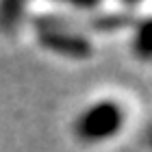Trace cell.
<instances>
[{"label": "cell", "mask_w": 152, "mask_h": 152, "mask_svg": "<svg viewBox=\"0 0 152 152\" xmlns=\"http://www.w3.org/2000/svg\"><path fill=\"white\" fill-rule=\"evenodd\" d=\"M124 126V111L113 100H102L89 107L74 122V133L85 143H98L111 139Z\"/></svg>", "instance_id": "obj_1"}, {"label": "cell", "mask_w": 152, "mask_h": 152, "mask_svg": "<svg viewBox=\"0 0 152 152\" xmlns=\"http://www.w3.org/2000/svg\"><path fill=\"white\" fill-rule=\"evenodd\" d=\"M35 24L39 26V44L46 50L67 57V59H89L94 54V46L87 37L63 28L54 20L41 18Z\"/></svg>", "instance_id": "obj_2"}, {"label": "cell", "mask_w": 152, "mask_h": 152, "mask_svg": "<svg viewBox=\"0 0 152 152\" xmlns=\"http://www.w3.org/2000/svg\"><path fill=\"white\" fill-rule=\"evenodd\" d=\"M133 52L141 61H152V18L141 20L135 26L133 35Z\"/></svg>", "instance_id": "obj_3"}, {"label": "cell", "mask_w": 152, "mask_h": 152, "mask_svg": "<svg viewBox=\"0 0 152 152\" xmlns=\"http://www.w3.org/2000/svg\"><path fill=\"white\" fill-rule=\"evenodd\" d=\"M24 9H26L24 2H15V0L0 2V28H4V31L15 28L18 22L22 20Z\"/></svg>", "instance_id": "obj_4"}, {"label": "cell", "mask_w": 152, "mask_h": 152, "mask_svg": "<svg viewBox=\"0 0 152 152\" xmlns=\"http://www.w3.org/2000/svg\"><path fill=\"white\" fill-rule=\"evenodd\" d=\"M130 24L128 13H107V15H96L91 20V26L96 31H117Z\"/></svg>", "instance_id": "obj_5"}, {"label": "cell", "mask_w": 152, "mask_h": 152, "mask_svg": "<svg viewBox=\"0 0 152 152\" xmlns=\"http://www.w3.org/2000/svg\"><path fill=\"white\" fill-rule=\"evenodd\" d=\"M148 141H150V146H152V128L148 130Z\"/></svg>", "instance_id": "obj_6"}]
</instances>
